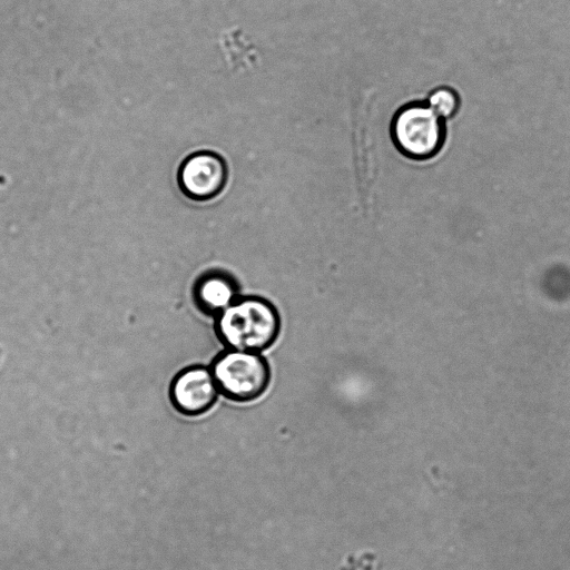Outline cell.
I'll return each mask as SVG.
<instances>
[{"label":"cell","mask_w":570,"mask_h":570,"mask_svg":"<svg viewBox=\"0 0 570 570\" xmlns=\"http://www.w3.org/2000/svg\"><path fill=\"white\" fill-rule=\"evenodd\" d=\"M228 171L224 158L209 150L187 156L178 170L181 193L189 199L206 202L217 197L225 188Z\"/></svg>","instance_id":"277c9868"},{"label":"cell","mask_w":570,"mask_h":570,"mask_svg":"<svg viewBox=\"0 0 570 570\" xmlns=\"http://www.w3.org/2000/svg\"><path fill=\"white\" fill-rule=\"evenodd\" d=\"M193 296L202 312L216 316L239 295L237 284L230 275L223 272H208L196 281Z\"/></svg>","instance_id":"8992f818"},{"label":"cell","mask_w":570,"mask_h":570,"mask_svg":"<svg viewBox=\"0 0 570 570\" xmlns=\"http://www.w3.org/2000/svg\"><path fill=\"white\" fill-rule=\"evenodd\" d=\"M390 134L402 155L413 160H428L442 150L446 127L444 119L426 102L413 101L394 114Z\"/></svg>","instance_id":"7a4b0ae2"},{"label":"cell","mask_w":570,"mask_h":570,"mask_svg":"<svg viewBox=\"0 0 570 570\" xmlns=\"http://www.w3.org/2000/svg\"><path fill=\"white\" fill-rule=\"evenodd\" d=\"M210 370L219 393L235 402L256 400L271 382L269 365L256 352L227 348L215 357Z\"/></svg>","instance_id":"3957f363"},{"label":"cell","mask_w":570,"mask_h":570,"mask_svg":"<svg viewBox=\"0 0 570 570\" xmlns=\"http://www.w3.org/2000/svg\"><path fill=\"white\" fill-rule=\"evenodd\" d=\"M215 317L218 340L232 350L259 353L274 344L281 331L276 307L259 296H238Z\"/></svg>","instance_id":"6da1fadb"},{"label":"cell","mask_w":570,"mask_h":570,"mask_svg":"<svg viewBox=\"0 0 570 570\" xmlns=\"http://www.w3.org/2000/svg\"><path fill=\"white\" fill-rule=\"evenodd\" d=\"M426 104L445 120L459 111L460 97L452 88L441 86L430 92Z\"/></svg>","instance_id":"52a82bcc"},{"label":"cell","mask_w":570,"mask_h":570,"mask_svg":"<svg viewBox=\"0 0 570 570\" xmlns=\"http://www.w3.org/2000/svg\"><path fill=\"white\" fill-rule=\"evenodd\" d=\"M219 390L210 367L194 365L178 372L169 390L174 407L187 416L206 413L217 401Z\"/></svg>","instance_id":"5b68a950"}]
</instances>
